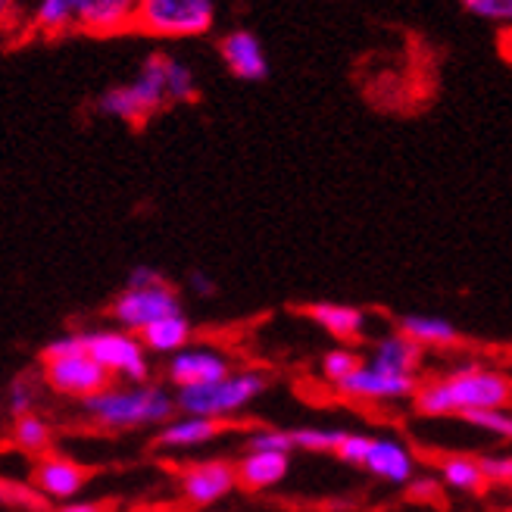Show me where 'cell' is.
Masks as SVG:
<instances>
[{
	"label": "cell",
	"mask_w": 512,
	"mask_h": 512,
	"mask_svg": "<svg viewBox=\"0 0 512 512\" xmlns=\"http://www.w3.org/2000/svg\"><path fill=\"white\" fill-rule=\"evenodd\" d=\"M375 438H369V434L363 431H347V438L341 441V447L335 450L341 463L347 466H363L366 469V459H369V450H372Z\"/></svg>",
	"instance_id": "32"
},
{
	"label": "cell",
	"mask_w": 512,
	"mask_h": 512,
	"mask_svg": "<svg viewBox=\"0 0 512 512\" xmlns=\"http://www.w3.org/2000/svg\"><path fill=\"white\" fill-rule=\"evenodd\" d=\"M291 472V456L285 453H244L238 463V481L247 491H266L275 488L278 481H285Z\"/></svg>",
	"instance_id": "15"
},
{
	"label": "cell",
	"mask_w": 512,
	"mask_h": 512,
	"mask_svg": "<svg viewBox=\"0 0 512 512\" xmlns=\"http://www.w3.org/2000/svg\"><path fill=\"white\" fill-rule=\"evenodd\" d=\"M463 10H469L472 16L509 22L512 19V0H463Z\"/></svg>",
	"instance_id": "34"
},
{
	"label": "cell",
	"mask_w": 512,
	"mask_h": 512,
	"mask_svg": "<svg viewBox=\"0 0 512 512\" xmlns=\"http://www.w3.org/2000/svg\"><path fill=\"white\" fill-rule=\"evenodd\" d=\"M225 428H228V425L219 422V419L182 416V419H175V422L163 425L157 438H153V444H157V447H175V450H182V447H197V444H210V441H216Z\"/></svg>",
	"instance_id": "16"
},
{
	"label": "cell",
	"mask_w": 512,
	"mask_h": 512,
	"mask_svg": "<svg viewBox=\"0 0 512 512\" xmlns=\"http://www.w3.org/2000/svg\"><path fill=\"white\" fill-rule=\"evenodd\" d=\"M47 384L54 388L57 394L75 397V400H88L97 397L110 388V372L94 363L91 356H75V360H63V363H50L44 366Z\"/></svg>",
	"instance_id": "7"
},
{
	"label": "cell",
	"mask_w": 512,
	"mask_h": 512,
	"mask_svg": "<svg viewBox=\"0 0 512 512\" xmlns=\"http://www.w3.org/2000/svg\"><path fill=\"white\" fill-rule=\"evenodd\" d=\"M91 469L72 463L66 456H44L32 469V488L47 500H72L85 488Z\"/></svg>",
	"instance_id": "11"
},
{
	"label": "cell",
	"mask_w": 512,
	"mask_h": 512,
	"mask_svg": "<svg viewBox=\"0 0 512 512\" xmlns=\"http://www.w3.org/2000/svg\"><path fill=\"white\" fill-rule=\"evenodd\" d=\"M85 353H88V341H85V335H66V338L50 341V344L41 350V360H44V366H50V363L75 360V356H85Z\"/></svg>",
	"instance_id": "30"
},
{
	"label": "cell",
	"mask_w": 512,
	"mask_h": 512,
	"mask_svg": "<svg viewBox=\"0 0 512 512\" xmlns=\"http://www.w3.org/2000/svg\"><path fill=\"white\" fill-rule=\"evenodd\" d=\"M57 512H110L107 503H66Z\"/></svg>",
	"instance_id": "38"
},
{
	"label": "cell",
	"mask_w": 512,
	"mask_h": 512,
	"mask_svg": "<svg viewBox=\"0 0 512 512\" xmlns=\"http://www.w3.org/2000/svg\"><path fill=\"white\" fill-rule=\"evenodd\" d=\"M238 466L228 459H210V463H194L178 478V488L194 506H210L238 488Z\"/></svg>",
	"instance_id": "8"
},
{
	"label": "cell",
	"mask_w": 512,
	"mask_h": 512,
	"mask_svg": "<svg viewBox=\"0 0 512 512\" xmlns=\"http://www.w3.org/2000/svg\"><path fill=\"white\" fill-rule=\"evenodd\" d=\"M366 469L375 478H384L391 484H406L413 478V456L403 444H397L394 438H375L369 459H366Z\"/></svg>",
	"instance_id": "17"
},
{
	"label": "cell",
	"mask_w": 512,
	"mask_h": 512,
	"mask_svg": "<svg viewBox=\"0 0 512 512\" xmlns=\"http://www.w3.org/2000/svg\"><path fill=\"white\" fill-rule=\"evenodd\" d=\"M512 400V378L494 369L463 366L444 381L425 384L416 394L422 416H463L472 409H503Z\"/></svg>",
	"instance_id": "1"
},
{
	"label": "cell",
	"mask_w": 512,
	"mask_h": 512,
	"mask_svg": "<svg viewBox=\"0 0 512 512\" xmlns=\"http://www.w3.org/2000/svg\"><path fill=\"white\" fill-rule=\"evenodd\" d=\"M35 388L25 378H16L13 384H10V413L16 416V419H22V416H32V406H35Z\"/></svg>",
	"instance_id": "33"
},
{
	"label": "cell",
	"mask_w": 512,
	"mask_h": 512,
	"mask_svg": "<svg viewBox=\"0 0 512 512\" xmlns=\"http://www.w3.org/2000/svg\"><path fill=\"white\" fill-rule=\"evenodd\" d=\"M247 450L250 453H285L291 456V450H297L294 434L285 428H256L247 438Z\"/></svg>",
	"instance_id": "25"
},
{
	"label": "cell",
	"mask_w": 512,
	"mask_h": 512,
	"mask_svg": "<svg viewBox=\"0 0 512 512\" xmlns=\"http://www.w3.org/2000/svg\"><path fill=\"white\" fill-rule=\"evenodd\" d=\"M400 335L416 341L419 347H450L459 341V331L438 316H400Z\"/></svg>",
	"instance_id": "19"
},
{
	"label": "cell",
	"mask_w": 512,
	"mask_h": 512,
	"mask_svg": "<svg viewBox=\"0 0 512 512\" xmlns=\"http://www.w3.org/2000/svg\"><path fill=\"white\" fill-rule=\"evenodd\" d=\"M141 344L153 353H182L188 338H191V322L178 313V316H169V319H160L157 325H150L141 331Z\"/></svg>",
	"instance_id": "20"
},
{
	"label": "cell",
	"mask_w": 512,
	"mask_h": 512,
	"mask_svg": "<svg viewBox=\"0 0 512 512\" xmlns=\"http://www.w3.org/2000/svg\"><path fill=\"white\" fill-rule=\"evenodd\" d=\"M169 285V281L153 269V266H135L132 272H128V288L132 291H144V288H163Z\"/></svg>",
	"instance_id": "35"
},
{
	"label": "cell",
	"mask_w": 512,
	"mask_h": 512,
	"mask_svg": "<svg viewBox=\"0 0 512 512\" xmlns=\"http://www.w3.org/2000/svg\"><path fill=\"white\" fill-rule=\"evenodd\" d=\"M38 29H44V32H63L66 25L75 19V4L72 0H44V4L38 7Z\"/></svg>",
	"instance_id": "28"
},
{
	"label": "cell",
	"mask_w": 512,
	"mask_h": 512,
	"mask_svg": "<svg viewBox=\"0 0 512 512\" xmlns=\"http://www.w3.org/2000/svg\"><path fill=\"white\" fill-rule=\"evenodd\" d=\"M50 441H54V431L41 416H22L13 422V444L32 456H44L50 450Z\"/></svg>",
	"instance_id": "23"
},
{
	"label": "cell",
	"mask_w": 512,
	"mask_h": 512,
	"mask_svg": "<svg viewBox=\"0 0 512 512\" xmlns=\"http://www.w3.org/2000/svg\"><path fill=\"white\" fill-rule=\"evenodd\" d=\"M135 4L128 0H75V19L97 35H110L135 22Z\"/></svg>",
	"instance_id": "14"
},
{
	"label": "cell",
	"mask_w": 512,
	"mask_h": 512,
	"mask_svg": "<svg viewBox=\"0 0 512 512\" xmlns=\"http://www.w3.org/2000/svg\"><path fill=\"white\" fill-rule=\"evenodd\" d=\"M97 110L104 116H113V119H122V122H132V125H141L150 113L141 107V100L135 97L132 85L125 88H110L107 94H100L97 100Z\"/></svg>",
	"instance_id": "22"
},
{
	"label": "cell",
	"mask_w": 512,
	"mask_h": 512,
	"mask_svg": "<svg viewBox=\"0 0 512 512\" xmlns=\"http://www.w3.org/2000/svg\"><path fill=\"white\" fill-rule=\"evenodd\" d=\"M88 356L94 363L104 366L110 375H122L132 384H147L150 363H147V347L138 335L125 328H107V331H88Z\"/></svg>",
	"instance_id": "5"
},
{
	"label": "cell",
	"mask_w": 512,
	"mask_h": 512,
	"mask_svg": "<svg viewBox=\"0 0 512 512\" xmlns=\"http://www.w3.org/2000/svg\"><path fill=\"white\" fill-rule=\"evenodd\" d=\"M188 281H191V291H194V294H200V297H210V294H213V278H210V275L191 272Z\"/></svg>",
	"instance_id": "37"
},
{
	"label": "cell",
	"mask_w": 512,
	"mask_h": 512,
	"mask_svg": "<svg viewBox=\"0 0 512 512\" xmlns=\"http://www.w3.org/2000/svg\"><path fill=\"white\" fill-rule=\"evenodd\" d=\"M335 388L353 400H403V397L419 394L416 375H394V372H384L372 363H366L360 372H353L350 378L335 384Z\"/></svg>",
	"instance_id": "9"
},
{
	"label": "cell",
	"mask_w": 512,
	"mask_h": 512,
	"mask_svg": "<svg viewBox=\"0 0 512 512\" xmlns=\"http://www.w3.org/2000/svg\"><path fill=\"white\" fill-rule=\"evenodd\" d=\"M85 416L104 428H141V425H169L178 409L175 397L153 384L141 388H107L104 394L82 400Z\"/></svg>",
	"instance_id": "2"
},
{
	"label": "cell",
	"mask_w": 512,
	"mask_h": 512,
	"mask_svg": "<svg viewBox=\"0 0 512 512\" xmlns=\"http://www.w3.org/2000/svg\"><path fill=\"white\" fill-rule=\"evenodd\" d=\"M419 360H422V347L397 331V335H388L375 344V353L369 363L384 372H394V375H416Z\"/></svg>",
	"instance_id": "18"
},
{
	"label": "cell",
	"mask_w": 512,
	"mask_h": 512,
	"mask_svg": "<svg viewBox=\"0 0 512 512\" xmlns=\"http://www.w3.org/2000/svg\"><path fill=\"white\" fill-rule=\"evenodd\" d=\"M113 319L125 328V331H141L157 325L160 319H169V316H178L182 313V300H178L175 288L163 285V288H144V291H132L125 288L113 306H110Z\"/></svg>",
	"instance_id": "6"
},
{
	"label": "cell",
	"mask_w": 512,
	"mask_h": 512,
	"mask_svg": "<svg viewBox=\"0 0 512 512\" xmlns=\"http://www.w3.org/2000/svg\"><path fill=\"white\" fill-rule=\"evenodd\" d=\"M232 378V366L216 350H182L169 360V381L178 391L188 388H210Z\"/></svg>",
	"instance_id": "10"
},
{
	"label": "cell",
	"mask_w": 512,
	"mask_h": 512,
	"mask_svg": "<svg viewBox=\"0 0 512 512\" xmlns=\"http://www.w3.org/2000/svg\"><path fill=\"white\" fill-rule=\"evenodd\" d=\"M269 378L263 372H238L225 378L222 384H210V388H188L178 391L175 403L185 416H203V419H219L225 422L244 409L250 400H256L266 391Z\"/></svg>",
	"instance_id": "3"
},
{
	"label": "cell",
	"mask_w": 512,
	"mask_h": 512,
	"mask_svg": "<svg viewBox=\"0 0 512 512\" xmlns=\"http://www.w3.org/2000/svg\"><path fill=\"white\" fill-rule=\"evenodd\" d=\"M219 54H222V63L228 66V72H232L235 79L260 82V79H266V75H269L266 50H263L260 38H256L253 32H247V29L228 32L219 41Z\"/></svg>",
	"instance_id": "12"
},
{
	"label": "cell",
	"mask_w": 512,
	"mask_h": 512,
	"mask_svg": "<svg viewBox=\"0 0 512 512\" xmlns=\"http://www.w3.org/2000/svg\"><path fill=\"white\" fill-rule=\"evenodd\" d=\"M166 85H169L172 100H185V104H191V100L197 97V82H194L191 66L178 63L172 57H166Z\"/></svg>",
	"instance_id": "26"
},
{
	"label": "cell",
	"mask_w": 512,
	"mask_h": 512,
	"mask_svg": "<svg viewBox=\"0 0 512 512\" xmlns=\"http://www.w3.org/2000/svg\"><path fill=\"white\" fill-rule=\"evenodd\" d=\"M366 363H363V356L360 353H353V350H331L325 353V360H322V369H325V378L328 381H335L341 384L344 378H350L353 372H360Z\"/></svg>",
	"instance_id": "29"
},
{
	"label": "cell",
	"mask_w": 512,
	"mask_h": 512,
	"mask_svg": "<svg viewBox=\"0 0 512 512\" xmlns=\"http://www.w3.org/2000/svg\"><path fill=\"white\" fill-rule=\"evenodd\" d=\"M488 481H512V456H478Z\"/></svg>",
	"instance_id": "36"
},
{
	"label": "cell",
	"mask_w": 512,
	"mask_h": 512,
	"mask_svg": "<svg viewBox=\"0 0 512 512\" xmlns=\"http://www.w3.org/2000/svg\"><path fill=\"white\" fill-rule=\"evenodd\" d=\"M0 497H4L7 506H25L32 512L47 509V497H41L32 484H19V481H4L0 484Z\"/></svg>",
	"instance_id": "31"
},
{
	"label": "cell",
	"mask_w": 512,
	"mask_h": 512,
	"mask_svg": "<svg viewBox=\"0 0 512 512\" xmlns=\"http://www.w3.org/2000/svg\"><path fill=\"white\" fill-rule=\"evenodd\" d=\"M441 478L444 484L466 494H478L488 488V475L481 469V459L475 456H444L441 459Z\"/></svg>",
	"instance_id": "21"
},
{
	"label": "cell",
	"mask_w": 512,
	"mask_h": 512,
	"mask_svg": "<svg viewBox=\"0 0 512 512\" xmlns=\"http://www.w3.org/2000/svg\"><path fill=\"white\" fill-rule=\"evenodd\" d=\"M463 419L475 428L497 434V438L512 441V413L509 409H472V413H463Z\"/></svg>",
	"instance_id": "27"
},
{
	"label": "cell",
	"mask_w": 512,
	"mask_h": 512,
	"mask_svg": "<svg viewBox=\"0 0 512 512\" xmlns=\"http://www.w3.org/2000/svg\"><path fill=\"white\" fill-rule=\"evenodd\" d=\"M413 497H438V484H434V481H416V488H413Z\"/></svg>",
	"instance_id": "39"
},
{
	"label": "cell",
	"mask_w": 512,
	"mask_h": 512,
	"mask_svg": "<svg viewBox=\"0 0 512 512\" xmlns=\"http://www.w3.org/2000/svg\"><path fill=\"white\" fill-rule=\"evenodd\" d=\"M216 13L210 0H141L135 25L163 38H200L213 29Z\"/></svg>",
	"instance_id": "4"
},
{
	"label": "cell",
	"mask_w": 512,
	"mask_h": 512,
	"mask_svg": "<svg viewBox=\"0 0 512 512\" xmlns=\"http://www.w3.org/2000/svg\"><path fill=\"white\" fill-rule=\"evenodd\" d=\"M297 313L322 325L328 335H335L338 341L363 338V328H366V313L360 306H347V303H310V306H300Z\"/></svg>",
	"instance_id": "13"
},
{
	"label": "cell",
	"mask_w": 512,
	"mask_h": 512,
	"mask_svg": "<svg viewBox=\"0 0 512 512\" xmlns=\"http://www.w3.org/2000/svg\"><path fill=\"white\" fill-rule=\"evenodd\" d=\"M291 434H294L297 450H310V453H335L341 441L347 438V431H338V428H297Z\"/></svg>",
	"instance_id": "24"
}]
</instances>
